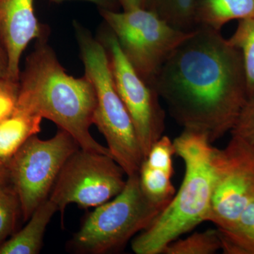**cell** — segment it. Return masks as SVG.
<instances>
[{
    "instance_id": "cell-1",
    "label": "cell",
    "mask_w": 254,
    "mask_h": 254,
    "mask_svg": "<svg viewBox=\"0 0 254 254\" xmlns=\"http://www.w3.org/2000/svg\"><path fill=\"white\" fill-rule=\"evenodd\" d=\"M152 87L184 130L212 143L231 131L248 99L240 50L203 26L174 50Z\"/></svg>"
},
{
    "instance_id": "cell-2",
    "label": "cell",
    "mask_w": 254,
    "mask_h": 254,
    "mask_svg": "<svg viewBox=\"0 0 254 254\" xmlns=\"http://www.w3.org/2000/svg\"><path fill=\"white\" fill-rule=\"evenodd\" d=\"M18 82L14 112L48 119L69 133L81 149L112 156L90 132L96 107L94 87L85 75H68L46 38L37 41Z\"/></svg>"
},
{
    "instance_id": "cell-3",
    "label": "cell",
    "mask_w": 254,
    "mask_h": 254,
    "mask_svg": "<svg viewBox=\"0 0 254 254\" xmlns=\"http://www.w3.org/2000/svg\"><path fill=\"white\" fill-rule=\"evenodd\" d=\"M185 163L181 187L163 211L131 243L136 254H160L169 244L208 222L215 180V150L208 137L183 132L173 141Z\"/></svg>"
},
{
    "instance_id": "cell-4",
    "label": "cell",
    "mask_w": 254,
    "mask_h": 254,
    "mask_svg": "<svg viewBox=\"0 0 254 254\" xmlns=\"http://www.w3.org/2000/svg\"><path fill=\"white\" fill-rule=\"evenodd\" d=\"M85 76L96 94L93 124L127 177L139 173L145 160L129 113L118 93L104 45L79 23H73Z\"/></svg>"
},
{
    "instance_id": "cell-5",
    "label": "cell",
    "mask_w": 254,
    "mask_h": 254,
    "mask_svg": "<svg viewBox=\"0 0 254 254\" xmlns=\"http://www.w3.org/2000/svg\"><path fill=\"white\" fill-rule=\"evenodd\" d=\"M163 209L145 196L138 173L127 177L118 195L88 214L70 241L69 248L77 253L91 254L118 251L137 233L146 230Z\"/></svg>"
},
{
    "instance_id": "cell-6",
    "label": "cell",
    "mask_w": 254,
    "mask_h": 254,
    "mask_svg": "<svg viewBox=\"0 0 254 254\" xmlns=\"http://www.w3.org/2000/svg\"><path fill=\"white\" fill-rule=\"evenodd\" d=\"M100 13L127 59L151 86L169 57L191 33L173 28L152 10L100 9Z\"/></svg>"
},
{
    "instance_id": "cell-7",
    "label": "cell",
    "mask_w": 254,
    "mask_h": 254,
    "mask_svg": "<svg viewBox=\"0 0 254 254\" xmlns=\"http://www.w3.org/2000/svg\"><path fill=\"white\" fill-rule=\"evenodd\" d=\"M79 148L69 133L60 129L48 140L31 136L15 153L6 167L19 197L23 221L49 198L64 165Z\"/></svg>"
},
{
    "instance_id": "cell-8",
    "label": "cell",
    "mask_w": 254,
    "mask_h": 254,
    "mask_svg": "<svg viewBox=\"0 0 254 254\" xmlns=\"http://www.w3.org/2000/svg\"><path fill=\"white\" fill-rule=\"evenodd\" d=\"M125 175L111 155L79 148L64 165L48 198L63 219L71 203L87 208L113 199L126 185Z\"/></svg>"
},
{
    "instance_id": "cell-9",
    "label": "cell",
    "mask_w": 254,
    "mask_h": 254,
    "mask_svg": "<svg viewBox=\"0 0 254 254\" xmlns=\"http://www.w3.org/2000/svg\"><path fill=\"white\" fill-rule=\"evenodd\" d=\"M254 198V148L232 136L225 148H215V180L208 222L218 230H229Z\"/></svg>"
},
{
    "instance_id": "cell-10",
    "label": "cell",
    "mask_w": 254,
    "mask_h": 254,
    "mask_svg": "<svg viewBox=\"0 0 254 254\" xmlns=\"http://www.w3.org/2000/svg\"><path fill=\"white\" fill-rule=\"evenodd\" d=\"M102 34L115 86L131 117L145 158L163 136L165 114L154 88L136 72L127 59L118 39L108 28Z\"/></svg>"
},
{
    "instance_id": "cell-11",
    "label": "cell",
    "mask_w": 254,
    "mask_h": 254,
    "mask_svg": "<svg viewBox=\"0 0 254 254\" xmlns=\"http://www.w3.org/2000/svg\"><path fill=\"white\" fill-rule=\"evenodd\" d=\"M46 36L35 14L34 0H0V38L9 55L10 79L19 81L20 60L28 45Z\"/></svg>"
},
{
    "instance_id": "cell-12",
    "label": "cell",
    "mask_w": 254,
    "mask_h": 254,
    "mask_svg": "<svg viewBox=\"0 0 254 254\" xmlns=\"http://www.w3.org/2000/svg\"><path fill=\"white\" fill-rule=\"evenodd\" d=\"M57 205L48 198L35 210L26 226L0 245V254H37L41 252L47 227Z\"/></svg>"
},
{
    "instance_id": "cell-13",
    "label": "cell",
    "mask_w": 254,
    "mask_h": 254,
    "mask_svg": "<svg viewBox=\"0 0 254 254\" xmlns=\"http://www.w3.org/2000/svg\"><path fill=\"white\" fill-rule=\"evenodd\" d=\"M43 118L13 112L0 122V164L7 166L15 153L28 138L41 130Z\"/></svg>"
},
{
    "instance_id": "cell-14",
    "label": "cell",
    "mask_w": 254,
    "mask_h": 254,
    "mask_svg": "<svg viewBox=\"0 0 254 254\" xmlns=\"http://www.w3.org/2000/svg\"><path fill=\"white\" fill-rule=\"evenodd\" d=\"M254 16V0H197V26L221 31L232 20Z\"/></svg>"
},
{
    "instance_id": "cell-15",
    "label": "cell",
    "mask_w": 254,
    "mask_h": 254,
    "mask_svg": "<svg viewBox=\"0 0 254 254\" xmlns=\"http://www.w3.org/2000/svg\"><path fill=\"white\" fill-rule=\"evenodd\" d=\"M218 231L224 254H254V198L233 227Z\"/></svg>"
},
{
    "instance_id": "cell-16",
    "label": "cell",
    "mask_w": 254,
    "mask_h": 254,
    "mask_svg": "<svg viewBox=\"0 0 254 254\" xmlns=\"http://www.w3.org/2000/svg\"><path fill=\"white\" fill-rule=\"evenodd\" d=\"M138 177L141 190L150 201L165 208L173 200L176 193L172 182L173 175L143 163Z\"/></svg>"
},
{
    "instance_id": "cell-17",
    "label": "cell",
    "mask_w": 254,
    "mask_h": 254,
    "mask_svg": "<svg viewBox=\"0 0 254 254\" xmlns=\"http://www.w3.org/2000/svg\"><path fill=\"white\" fill-rule=\"evenodd\" d=\"M196 4L197 0H155L153 11L173 28L190 33L198 27Z\"/></svg>"
},
{
    "instance_id": "cell-18",
    "label": "cell",
    "mask_w": 254,
    "mask_h": 254,
    "mask_svg": "<svg viewBox=\"0 0 254 254\" xmlns=\"http://www.w3.org/2000/svg\"><path fill=\"white\" fill-rule=\"evenodd\" d=\"M227 41L242 53L247 97L252 98L254 96V16L238 20L236 31Z\"/></svg>"
},
{
    "instance_id": "cell-19",
    "label": "cell",
    "mask_w": 254,
    "mask_h": 254,
    "mask_svg": "<svg viewBox=\"0 0 254 254\" xmlns=\"http://www.w3.org/2000/svg\"><path fill=\"white\" fill-rule=\"evenodd\" d=\"M218 229L195 232L185 239H177L167 246L163 254H213L221 250Z\"/></svg>"
},
{
    "instance_id": "cell-20",
    "label": "cell",
    "mask_w": 254,
    "mask_h": 254,
    "mask_svg": "<svg viewBox=\"0 0 254 254\" xmlns=\"http://www.w3.org/2000/svg\"><path fill=\"white\" fill-rule=\"evenodd\" d=\"M20 216L21 202L14 187L0 188V245L14 233Z\"/></svg>"
},
{
    "instance_id": "cell-21",
    "label": "cell",
    "mask_w": 254,
    "mask_h": 254,
    "mask_svg": "<svg viewBox=\"0 0 254 254\" xmlns=\"http://www.w3.org/2000/svg\"><path fill=\"white\" fill-rule=\"evenodd\" d=\"M175 154L173 141L168 136L163 135L151 147L143 163L151 168L163 170L173 175V158Z\"/></svg>"
},
{
    "instance_id": "cell-22",
    "label": "cell",
    "mask_w": 254,
    "mask_h": 254,
    "mask_svg": "<svg viewBox=\"0 0 254 254\" xmlns=\"http://www.w3.org/2000/svg\"><path fill=\"white\" fill-rule=\"evenodd\" d=\"M230 133L254 148V96L247 99Z\"/></svg>"
},
{
    "instance_id": "cell-23",
    "label": "cell",
    "mask_w": 254,
    "mask_h": 254,
    "mask_svg": "<svg viewBox=\"0 0 254 254\" xmlns=\"http://www.w3.org/2000/svg\"><path fill=\"white\" fill-rule=\"evenodd\" d=\"M19 82L0 78V122L14 112L17 101Z\"/></svg>"
},
{
    "instance_id": "cell-24",
    "label": "cell",
    "mask_w": 254,
    "mask_h": 254,
    "mask_svg": "<svg viewBox=\"0 0 254 254\" xmlns=\"http://www.w3.org/2000/svg\"><path fill=\"white\" fill-rule=\"evenodd\" d=\"M123 11L143 9L153 10L155 0H119Z\"/></svg>"
},
{
    "instance_id": "cell-25",
    "label": "cell",
    "mask_w": 254,
    "mask_h": 254,
    "mask_svg": "<svg viewBox=\"0 0 254 254\" xmlns=\"http://www.w3.org/2000/svg\"><path fill=\"white\" fill-rule=\"evenodd\" d=\"M9 55L7 50L0 38V78H9Z\"/></svg>"
},
{
    "instance_id": "cell-26",
    "label": "cell",
    "mask_w": 254,
    "mask_h": 254,
    "mask_svg": "<svg viewBox=\"0 0 254 254\" xmlns=\"http://www.w3.org/2000/svg\"><path fill=\"white\" fill-rule=\"evenodd\" d=\"M85 1L93 3L98 6L100 9L118 11V9L121 7L119 0H85Z\"/></svg>"
},
{
    "instance_id": "cell-27",
    "label": "cell",
    "mask_w": 254,
    "mask_h": 254,
    "mask_svg": "<svg viewBox=\"0 0 254 254\" xmlns=\"http://www.w3.org/2000/svg\"><path fill=\"white\" fill-rule=\"evenodd\" d=\"M11 185L7 167L0 164V188Z\"/></svg>"
},
{
    "instance_id": "cell-28",
    "label": "cell",
    "mask_w": 254,
    "mask_h": 254,
    "mask_svg": "<svg viewBox=\"0 0 254 254\" xmlns=\"http://www.w3.org/2000/svg\"><path fill=\"white\" fill-rule=\"evenodd\" d=\"M50 1H53V2L55 3H62L64 2V1H72V0H50Z\"/></svg>"
}]
</instances>
